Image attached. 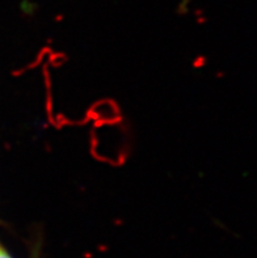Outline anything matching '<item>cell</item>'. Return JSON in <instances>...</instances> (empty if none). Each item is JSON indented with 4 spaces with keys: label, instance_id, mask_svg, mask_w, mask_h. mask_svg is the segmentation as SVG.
I'll list each match as a JSON object with an SVG mask.
<instances>
[{
    "label": "cell",
    "instance_id": "obj_1",
    "mask_svg": "<svg viewBox=\"0 0 257 258\" xmlns=\"http://www.w3.org/2000/svg\"><path fill=\"white\" fill-rule=\"evenodd\" d=\"M0 258H12L10 253L7 252L6 249H4L2 245H0Z\"/></svg>",
    "mask_w": 257,
    "mask_h": 258
}]
</instances>
